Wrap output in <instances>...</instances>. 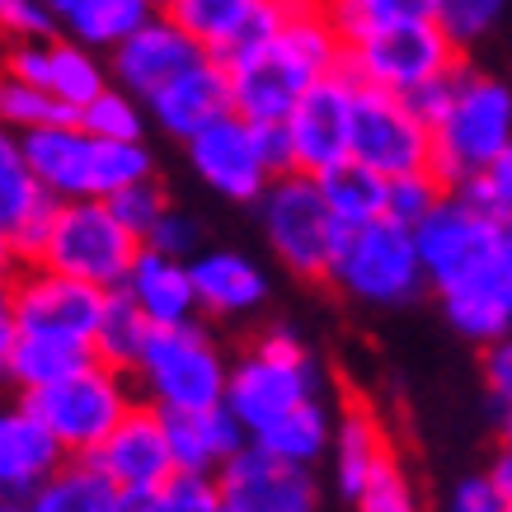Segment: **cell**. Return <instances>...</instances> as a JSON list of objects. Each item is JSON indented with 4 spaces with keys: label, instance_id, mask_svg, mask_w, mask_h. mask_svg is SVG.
<instances>
[{
    "label": "cell",
    "instance_id": "obj_26",
    "mask_svg": "<svg viewBox=\"0 0 512 512\" xmlns=\"http://www.w3.org/2000/svg\"><path fill=\"white\" fill-rule=\"evenodd\" d=\"M118 292L146 315L151 329H165V325H188L198 320V301H193V278H188V264L184 259H165L156 249H137V259L127 268V278Z\"/></svg>",
    "mask_w": 512,
    "mask_h": 512
},
{
    "label": "cell",
    "instance_id": "obj_13",
    "mask_svg": "<svg viewBox=\"0 0 512 512\" xmlns=\"http://www.w3.org/2000/svg\"><path fill=\"white\" fill-rule=\"evenodd\" d=\"M353 90L357 80L348 71H329L296 99L282 127H287V146H292V174L320 179L334 165L348 160V137H353Z\"/></svg>",
    "mask_w": 512,
    "mask_h": 512
},
{
    "label": "cell",
    "instance_id": "obj_55",
    "mask_svg": "<svg viewBox=\"0 0 512 512\" xmlns=\"http://www.w3.org/2000/svg\"><path fill=\"white\" fill-rule=\"evenodd\" d=\"M0 512H33L29 503H15V498H0Z\"/></svg>",
    "mask_w": 512,
    "mask_h": 512
},
{
    "label": "cell",
    "instance_id": "obj_17",
    "mask_svg": "<svg viewBox=\"0 0 512 512\" xmlns=\"http://www.w3.org/2000/svg\"><path fill=\"white\" fill-rule=\"evenodd\" d=\"M85 461H90L118 494H151V489H160V484L174 475L160 409H151V404L137 400L123 414V423H118V428H113Z\"/></svg>",
    "mask_w": 512,
    "mask_h": 512
},
{
    "label": "cell",
    "instance_id": "obj_52",
    "mask_svg": "<svg viewBox=\"0 0 512 512\" xmlns=\"http://www.w3.org/2000/svg\"><path fill=\"white\" fill-rule=\"evenodd\" d=\"M498 240H503V264H508V273H512V212L498 217Z\"/></svg>",
    "mask_w": 512,
    "mask_h": 512
},
{
    "label": "cell",
    "instance_id": "obj_1",
    "mask_svg": "<svg viewBox=\"0 0 512 512\" xmlns=\"http://www.w3.org/2000/svg\"><path fill=\"white\" fill-rule=\"evenodd\" d=\"M339 66L343 38L329 24L325 0H296L278 29L231 52L221 71H226L231 113H240L245 123H282L296 99Z\"/></svg>",
    "mask_w": 512,
    "mask_h": 512
},
{
    "label": "cell",
    "instance_id": "obj_20",
    "mask_svg": "<svg viewBox=\"0 0 512 512\" xmlns=\"http://www.w3.org/2000/svg\"><path fill=\"white\" fill-rule=\"evenodd\" d=\"M296 0H165V15L212 57L226 62L231 52L259 43L292 15Z\"/></svg>",
    "mask_w": 512,
    "mask_h": 512
},
{
    "label": "cell",
    "instance_id": "obj_18",
    "mask_svg": "<svg viewBox=\"0 0 512 512\" xmlns=\"http://www.w3.org/2000/svg\"><path fill=\"white\" fill-rule=\"evenodd\" d=\"M198 62H207V52L160 10V15L146 19L132 38H123V43L113 47L104 66H109V85H118V90H127L132 99L146 104L151 94L165 90L174 76L193 71Z\"/></svg>",
    "mask_w": 512,
    "mask_h": 512
},
{
    "label": "cell",
    "instance_id": "obj_51",
    "mask_svg": "<svg viewBox=\"0 0 512 512\" xmlns=\"http://www.w3.org/2000/svg\"><path fill=\"white\" fill-rule=\"evenodd\" d=\"M489 480L498 484V494H503V498H512V451L508 447L498 451V461L489 466Z\"/></svg>",
    "mask_w": 512,
    "mask_h": 512
},
{
    "label": "cell",
    "instance_id": "obj_22",
    "mask_svg": "<svg viewBox=\"0 0 512 512\" xmlns=\"http://www.w3.org/2000/svg\"><path fill=\"white\" fill-rule=\"evenodd\" d=\"M52 207H57V198H47L43 188H38V179L29 174L24 151H19V137L0 127V240L10 245L15 268L33 264Z\"/></svg>",
    "mask_w": 512,
    "mask_h": 512
},
{
    "label": "cell",
    "instance_id": "obj_58",
    "mask_svg": "<svg viewBox=\"0 0 512 512\" xmlns=\"http://www.w3.org/2000/svg\"><path fill=\"white\" fill-rule=\"evenodd\" d=\"M217 512H231V508H217Z\"/></svg>",
    "mask_w": 512,
    "mask_h": 512
},
{
    "label": "cell",
    "instance_id": "obj_50",
    "mask_svg": "<svg viewBox=\"0 0 512 512\" xmlns=\"http://www.w3.org/2000/svg\"><path fill=\"white\" fill-rule=\"evenodd\" d=\"M118 512H174V503L165 498V489H151V494H123Z\"/></svg>",
    "mask_w": 512,
    "mask_h": 512
},
{
    "label": "cell",
    "instance_id": "obj_38",
    "mask_svg": "<svg viewBox=\"0 0 512 512\" xmlns=\"http://www.w3.org/2000/svg\"><path fill=\"white\" fill-rule=\"evenodd\" d=\"M503 10H508V0H433V24L466 52L503 19Z\"/></svg>",
    "mask_w": 512,
    "mask_h": 512
},
{
    "label": "cell",
    "instance_id": "obj_49",
    "mask_svg": "<svg viewBox=\"0 0 512 512\" xmlns=\"http://www.w3.org/2000/svg\"><path fill=\"white\" fill-rule=\"evenodd\" d=\"M15 306H10V282L0 278V376H5V362H10V348H15Z\"/></svg>",
    "mask_w": 512,
    "mask_h": 512
},
{
    "label": "cell",
    "instance_id": "obj_36",
    "mask_svg": "<svg viewBox=\"0 0 512 512\" xmlns=\"http://www.w3.org/2000/svg\"><path fill=\"white\" fill-rule=\"evenodd\" d=\"M52 123H76V113L62 109L52 94H43L29 80L0 71V127L5 132H33V127H52Z\"/></svg>",
    "mask_w": 512,
    "mask_h": 512
},
{
    "label": "cell",
    "instance_id": "obj_28",
    "mask_svg": "<svg viewBox=\"0 0 512 512\" xmlns=\"http://www.w3.org/2000/svg\"><path fill=\"white\" fill-rule=\"evenodd\" d=\"M442 315H447V325L461 334V339L489 343L508 339L512 329V273H494V278H480V282H466V287H451L442 292Z\"/></svg>",
    "mask_w": 512,
    "mask_h": 512
},
{
    "label": "cell",
    "instance_id": "obj_59",
    "mask_svg": "<svg viewBox=\"0 0 512 512\" xmlns=\"http://www.w3.org/2000/svg\"><path fill=\"white\" fill-rule=\"evenodd\" d=\"M508 339H512V329H508Z\"/></svg>",
    "mask_w": 512,
    "mask_h": 512
},
{
    "label": "cell",
    "instance_id": "obj_29",
    "mask_svg": "<svg viewBox=\"0 0 512 512\" xmlns=\"http://www.w3.org/2000/svg\"><path fill=\"white\" fill-rule=\"evenodd\" d=\"M160 10H165L160 0H71L66 10H57V29L62 38L90 47V52H113Z\"/></svg>",
    "mask_w": 512,
    "mask_h": 512
},
{
    "label": "cell",
    "instance_id": "obj_37",
    "mask_svg": "<svg viewBox=\"0 0 512 512\" xmlns=\"http://www.w3.org/2000/svg\"><path fill=\"white\" fill-rule=\"evenodd\" d=\"M325 15L343 43L381 24H404V19H433V0H325Z\"/></svg>",
    "mask_w": 512,
    "mask_h": 512
},
{
    "label": "cell",
    "instance_id": "obj_48",
    "mask_svg": "<svg viewBox=\"0 0 512 512\" xmlns=\"http://www.w3.org/2000/svg\"><path fill=\"white\" fill-rule=\"evenodd\" d=\"M254 132H259V151H264L273 179H278V174H292V146H287V127H282V123H254Z\"/></svg>",
    "mask_w": 512,
    "mask_h": 512
},
{
    "label": "cell",
    "instance_id": "obj_32",
    "mask_svg": "<svg viewBox=\"0 0 512 512\" xmlns=\"http://www.w3.org/2000/svg\"><path fill=\"white\" fill-rule=\"evenodd\" d=\"M315 184H320V198H325L329 217L339 221V231H353V226H367V221L386 217V179L362 170L357 160L334 165Z\"/></svg>",
    "mask_w": 512,
    "mask_h": 512
},
{
    "label": "cell",
    "instance_id": "obj_39",
    "mask_svg": "<svg viewBox=\"0 0 512 512\" xmlns=\"http://www.w3.org/2000/svg\"><path fill=\"white\" fill-rule=\"evenodd\" d=\"M442 198H447V184H442L433 170L386 179V217L400 221V226H409V231H414Z\"/></svg>",
    "mask_w": 512,
    "mask_h": 512
},
{
    "label": "cell",
    "instance_id": "obj_4",
    "mask_svg": "<svg viewBox=\"0 0 512 512\" xmlns=\"http://www.w3.org/2000/svg\"><path fill=\"white\" fill-rule=\"evenodd\" d=\"M306 400H320V372H315L311 348L287 325H273L240 362L226 367L221 404L245 428V437H254L259 428H268Z\"/></svg>",
    "mask_w": 512,
    "mask_h": 512
},
{
    "label": "cell",
    "instance_id": "obj_5",
    "mask_svg": "<svg viewBox=\"0 0 512 512\" xmlns=\"http://www.w3.org/2000/svg\"><path fill=\"white\" fill-rule=\"evenodd\" d=\"M226 367L231 362L221 357L217 339L198 320H188V325L151 329L127 376H132V390H137L141 404H151L160 414H174V409L221 404Z\"/></svg>",
    "mask_w": 512,
    "mask_h": 512
},
{
    "label": "cell",
    "instance_id": "obj_40",
    "mask_svg": "<svg viewBox=\"0 0 512 512\" xmlns=\"http://www.w3.org/2000/svg\"><path fill=\"white\" fill-rule=\"evenodd\" d=\"M104 207H109L113 221H118V226L141 245L146 231L160 221V212L170 207V193H165L156 179H141V184H127V188H118L113 198H104Z\"/></svg>",
    "mask_w": 512,
    "mask_h": 512
},
{
    "label": "cell",
    "instance_id": "obj_23",
    "mask_svg": "<svg viewBox=\"0 0 512 512\" xmlns=\"http://www.w3.org/2000/svg\"><path fill=\"white\" fill-rule=\"evenodd\" d=\"M188 278H193L198 315L212 320H240L268 301V273L240 249H198L188 259Z\"/></svg>",
    "mask_w": 512,
    "mask_h": 512
},
{
    "label": "cell",
    "instance_id": "obj_10",
    "mask_svg": "<svg viewBox=\"0 0 512 512\" xmlns=\"http://www.w3.org/2000/svg\"><path fill=\"white\" fill-rule=\"evenodd\" d=\"M461 66V47L433 19L381 24L343 43V71L357 85H376L390 94H414L428 80H442Z\"/></svg>",
    "mask_w": 512,
    "mask_h": 512
},
{
    "label": "cell",
    "instance_id": "obj_53",
    "mask_svg": "<svg viewBox=\"0 0 512 512\" xmlns=\"http://www.w3.org/2000/svg\"><path fill=\"white\" fill-rule=\"evenodd\" d=\"M15 273V259H10V245L0 240V278H10Z\"/></svg>",
    "mask_w": 512,
    "mask_h": 512
},
{
    "label": "cell",
    "instance_id": "obj_45",
    "mask_svg": "<svg viewBox=\"0 0 512 512\" xmlns=\"http://www.w3.org/2000/svg\"><path fill=\"white\" fill-rule=\"evenodd\" d=\"M160 489L174 503V512H217L221 508L217 475H184V470H174Z\"/></svg>",
    "mask_w": 512,
    "mask_h": 512
},
{
    "label": "cell",
    "instance_id": "obj_3",
    "mask_svg": "<svg viewBox=\"0 0 512 512\" xmlns=\"http://www.w3.org/2000/svg\"><path fill=\"white\" fill-rule=\"evenodd\" d=\"M433 137V174L447 188L466 184L512 141V90L498 76H484L461 62L451 76V99L442 118L428 127Z\"/></svg>",
    "mask_w": 512,
    "mask_h": 512
},
{
    "label": "cell",
    "instance_id": "obj_9",
    "mask_svg": "<svg viewBox=\"0 0 512 512\" xmlns=\"http://www.w3.org/2000/svg\"><path fill=\"white\" fill-rule=\"evenodd\" d=\"M414 249H419L423 282L437 296L451 292V287H466V282L494 278L508 268L503 264V240H498V217L480 212L475 202H466L451 188L414 226Z\"/></svg>",
    "mask_w": 512,
    "mask_h": 512
},
{
    "label": "cell",
    "instance_id": "obj_34",
    "mask_svg": "<svg viewBox=\"0 0 512 512\" xmlns=\"http://www.w3.org/2000/svg\"><path fill=\"white\" fill-rule=\"evenodd\" d=\"M118 489H113L90 461H66L52 480L29 498L33 512H118Z\"/></svg>",
    "mask_w": 512,
    "mask_h": 512
},
{
    "label": "cell",
    "instance_id": "obj_43",
    "mask_svg": "<svg viewBox=\"0 0 512 512\" xmlns=\"http://www.w3.org/2000/svg\"><path fill=\"white\" fill-rule=\"evenodd\" d=\"M146 249H156V254H165V259H193L202 249V231L198 221L188 217V212H179V207H165L160 212V221L146 231V240H141Z\"/></svg>",
    "mask_w": 512,
    "mask_h": 512
},
{
    "label": "cell",
    "instance_id": "obj_46",
    "mask_svg": "<svg viewBox=\"0 0 512 512\" xmlns=\"http://www.w3.org/2000/svg\"><path fill=\"white\" fill-rule=\"evenodd\" d=\"M508 498L498 494V484L489 475H466V480L451 489L447 512H503Z\"/></svg>",
    "mask_w": 512,
    "mask_h": 512
},
{
    "label": "cell",
    "instance_id": "obj_8",
    "mask_svg": "<svg viewBox=\"0 0 512 512\" xmlns=\"http://www.w3.org/2000/svg\"><path fill=\"white\" fill-rule=\"evenodd\" d=\"M325 282H334L343 296H353L357 306H404V301H414L423 287L414 231L390 217L343 231Z\"/></svg>",
    "mask_w": 512,
    "mask_h": 512
},
{
    "label": "cell",
    "instance_id": "obj_19",
    "mask_svg": "<svg viewBox=\"0 0 512 512\" xmlns=\"http://www.w3.org/2000/svg\"><path fill=\"white\" fill-rule=\"evenodd\" d=\"M0 71L29 80L43 94H52L62 109L80 113L94 94L109 85V66L99 52L71 43V38H33V43H10Z\"/></svg>",
    "mask_w": 512,
    "mask_h": 512
},
{
    "label": "cell",
    "instance_id": "obj_16",
    "mask_svg": "<svg viewBox=\"0 0 512 512\" xmlns=\"http://www.w3.org/2000/svg\"><path fill=\"white\" fill-rule=\"evenodd\" d=\"M217 494L231 512H320L315 470L278 461L249 442L217 470Z\"/></svg>",
    "mask_w": 512,
    "mask_h": 512
},
{
    "label": "cell",
    "instance_id": "obj_24",
    "mask_svg": "<svg viewBox=\"0 0 512 512\" xmlns=\"http://www.w3.org/2000/svg\"><path fill=\"white\" fill-rule=\"evenodd\" d=\"M165 423V442H170V461L184 475H217L235 451L245 447V428L231 419L226 404H207V409H174L160 414Z\"/></svg>",
    "mask_w": 512,
    "mask_h": 512
},
{
    "label": "cell",
    "instance_id": "obj_11",
    "mask_svg": "<svg viewBox=\"0 0 512 512\" xmlns=\"http://www.w3.org/2000/svg\"><path fill=\"white\" fill-rule=\"evenodd\" d=\"M259 221H264V240L278 254L287 273L306 282L329 278V259L339 245V221L329 217L320 184L306 174H278L259 198Z\"/></svg>",
    "mask_w": 512,
    "mask_h": 512
},
{
    "label": "cell",
    "instance_id": "obj_25",
    "mask_svg": "<svg viewBox=\"0 0 512 512\" xmlns=\"http://www.w3.org/2000/svg\"><path fill=\"white\" fill-rule=\"evenodd\" d=\"M141 109H146V118H151L165 137L188 141L198 127H207L212 118H221V113H231L226 71H221V62L207 57V62H198L193 71L174 76L165 90H156Z\"/></svg>",
    "mask_w": 512,
    "mask_h": 512
},
{
    "label": "cell",
    "instance_id": "obj_7",
    "mask_svg": "<svg viewBox=\"0 0 512 512\" xmlns=\"http://www.w3.org/2000/svg\"><path fill=\"white\" fill-rule=\"evenodd\" d=\"M38 423L57 437V447L66 451V461H85L104 437L123 423V414L137 404V390H132V376L113 372L104 362H85L71 376L52 381L43 390H29L24 395Z\"/></svg>",
    "mask_w": 512,
    "mask_h": 512
},
{
    "label": "cell",
    "instance_id": "obj_6",
    "mask_svg": "<svg viewBox=\"0 0 512 512\" xmlns=\"http://www.w3.org/2000/svg\"><path fill=\"white\" fill-rule=\"evenodd\" d=\"M137 249L141 245L113 221V212L99 198H71L52 207L33 264L76 278L85 287H99V292H118Z\"/></svg>",
    "mask_w": 512,
    "mask_h": 512
},
{
    "label": "cell",
    "instance_id": "obj_54",
    "mask_svg": "<svg viewBox=\"0 0 512 512\" xmlns=\"http://www.w3.org/2000/svg\"><path fill=\"white\" fill-rule=\"evenodd\" d=\"M503 447L512 451V404H503Z\"/></svg>",
    "mask_w": 512,
    "mask_h": 512
},
{
    "label": "cell",
    "instance_id": "obj_42",
    "mask_svg": "<svg viewBox=\"0 0 512 512\" xmlns=\"http://www.w3.org/2000/svg\"><path fill=\"white\" fill-rule=\"evenodd\" d=\"M451 193H461V198L475 202V207L489 212V217H508L512 212V141L489 160V165H484L480 174H475V179L456 184Z\"/></svg>",
    "mask_w": 512,
    "mask_h": 512
},
{
    "label": "cell",
    "instance_id": "obj_35",
    "mask_svg": "<svg viewBox=\"0 0 512 512\" xmlns=\"http://www.w3.org/2000/svg\"><path fill=\"white\" fill-rule=\"evenodd\" d=\"M76 127H85L99 141H141L146 137V109L118 85H104L90 104L76 113Z\"/></svg>",
    "mask_w": 512,
    "mask_h": 512
},
{
    "label": "cell",
    "instance_id": "obj_2",
    "mask_svg": "<svg viewBox=\"0 0 512 512\" xmlns=\"http://www.w3.org/2000/svg\"><path fill=\"white\" fill-rule=\"evenodd\" d=\"M24 165L47 198H113L118 188L156 179V156L146 141H99L76 123H52L19 132Z\"/></svg>",
    "mask_w": 512,
    "mask_h": 512
},
{
    "label": "cell",
    "instance_id": "obj_60",
    "mask_svg": "<svg viewBox=\"0 0 512 512\" xmlns=\"http://www.w3.org/2000/svg\"><path fill=\"white\" fill-rule=\"evenodd\" d=\"M160 5H165V0H160Z\"/></svg>",
    "mask_w": 512,
    "mask_h": 512
},
{
    "label": "cell",
    "instance_id": "obj_41",
    "mask_svg": "<svg viewBox=\"0 0 512 512\" xmlns=\"http://www.w3.org/2000/svg\"><path fill=\"white\" fill-rule=\"evenodd\" d=\"M348 503H353V512H423L419 489L400 470V461H386Z\"/></svg>",
    "mask_w": 512,
    "mask_h": 512
},
{
    "label": "cell",
    "instance_id": "obj_47",
    "mask_svg": "<svg viewBox=\"0 0 512 512\" xmlns=\"http://www.w3.org/2000/svg\"><path fill=\"white\" fill-rule=\"evenodd\" d=\"M484 386L498 404H512V339H498L484 348Z\"/></svg>",
    "mask_w": 512,
    "mask_h": 512
},
{
    "label": "cell",
    "instance_id": "obj_33",
    "mask_svg": "<svg viewBox=\"0 0 512 512\" xmlns=\"http://www.w3.org/2000/svg\"><path fill=\"white\" fill-rule=\"evenodd\" d=\"M146 334H151L146 315H141L123 292H104V311H99L94 334H90L94 362H104V367H113V372H132V362L141 357Z\"/></svg>",
    "mask_w": 512,
    "mask_h": 512
},
{
    "label": "cell",
    "instance_id": "obj_27",
    "mask_svg": "<svg viewBox=\"0 0 512 512\" xmlns=\"http://www.w3.org/2000/svg\"><path fill=\"white\" fill-rule=\"evenodd\" d=\"M329 451H334V480H339L343 498H353L386 461H395L386 423H381V414L367 400L343 404L339 423H334V437H329Z\"/></svg>",
    "mask_w": 512,
    "mask_h": 512
},
{
    "label": "cell",
    "instance_id": "obj_31",
    "mask_svg": "<svg viewBox=\"0 0 512 512\" xmlns=\"http://www.w3.org/2000/svg\"><path fill=\"white\" fill-rule=\"evenodd\" d=\"M90 357H94L90 343L52 339V334H15L5 376L19 386V395H29V390H43V386H52V381L71 376L76 367H85Z\"/></svg>",
    "mask_w": 512,
    "mask_h": 512
},
{
    "label": "cell",
    "instance_id": "obj_21",
    "mask_svg": "<svg viewBox=\"0 0 512 512\" xmlns=\"http://www.w3.org/2000/svg\"><path fill=\"white\" fill-rule=\"evenodd\" d=\"M66 466V451L47 433L29 404H5L0 409V498L29 503L57 470Z\"/></svg>",
    "mask_w": 512,
    "mask_h": 512
},
{
    "label": "cell",
    "instance_id": "obj_44",
    "mask_svg": "<svg viewBox=\"0 0 512 512\" xmlns=\"http://www.w3.org/2000/svg\"><path fill=\"white\" fill-rule=\"evenodd\" d=\"M57 19L43 0H0V38L10 43H33V38H52Z\"/></svg>",
    "mask_w": 512,
    "mask_h": 512
},
{
    "label": "cell",
    "instance_id": "obj_15",
    "mask_svg": "<svg viewBox=\"0 0 512 512\" xmlns=\"http://www.w3.org/2000/svg\"><path fill=\"white\" fill-rule=\"evenodd\" d=\"M10 306L19 334H52V339L90 343L94 320L104 311V292L76 278L47 273L38 264H19L10 273Z\"/></svg>",
    "mask_w": 512,
    "mask_h": 512
},
{
    "label": "cell",
    "instance_id": "obj_56",
    "mask_svg": "<svg viewBox=\"0 0 512 512\" xmlns=\"http://www.w3.org/2000/svg\"><path fill=\"white\" fill-rule=\"evenodd\" d=\"M47 10H52V19H57V10H66V5H71V0H43Z\"/></svg>",
    "mask_w": 512,
    "mask_h": 512
},
{
    "label": "cell",
    "instance_id": "obj_14",
    "mask_svg": "<svg viewBox=\"0 0 512 512\" xmlns=\"http://www.w3.org/2000/svg\"><path fill=\"white\" fill-rule=\"evenodd\" d=\"M184 151L193 174L226 202H259L264 188L273 184V170L259 151V132L240 113H221L207 127H198L184 141Z\"/></svg>",
    "mask_w": 512,
    "mask_h": 512
},
{
    "label": "cell",
    "instance_id": "obj_57",
    "mask_svg": "<svg viewBox=\"0 0 512 512\" xmlns=\"http://www.w3.org/2000/svg\"><path fill=\"white\" fill-rule=\"evenodd\" d=\"M503 512H512V498H508V508H503Z\"/></svg>",
    "mask_w": 512,
    "mask_h": 512
},
{
    "label": "cell",
    "instance_id": "obj_30",
    "mask_svg": "<svg viewBox=\"0 0 512 512\" xmlns=\"http://www.w3.org/2000/svg\"><path fill=\"white\" fill-rule=\"evenodd\" d=\"M329 437H334V419H329L325 400H306L296 409H287L282 419H273L268 428H259L249 437V447L268 451L278 461H292V466L315 470V461L329 456Z\"/></svg>",
    "mask_w": 512,
    "mask_h": 512
},
{
    "label": "cell",
    "instance_id": "obj_12",
    "mask_svg": "<svg viewBox=\"0 0 512 512\" xmlns=\"http://www.w3.org/2000/svg\"><path fill=\"white\" fill-rule=\"evenodd\" d=\"M348 160L381 179L433 170V137L419 123V113L404 104L400 94L357 85L353 90V137H348Z\"/></svg>",
    "mask_w": 512,
    "mask_h": 512
}]
</instances>
